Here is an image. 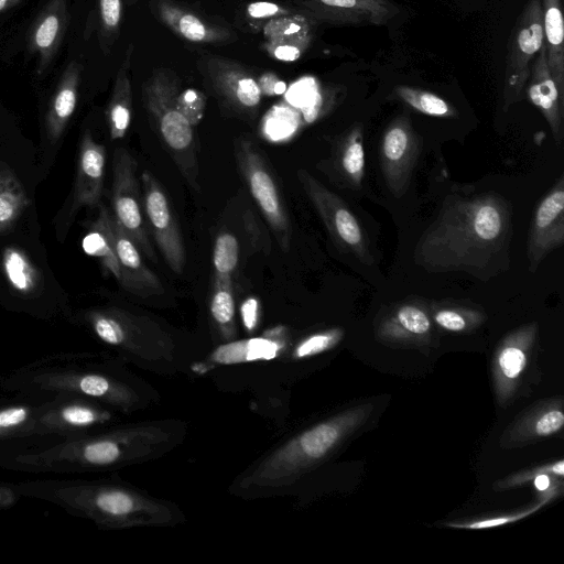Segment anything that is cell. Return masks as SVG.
Returning <instances> with one entry per match:
<instances>
[{
  "instance_id": "7",
  "label": "cell",
  "mask_w": 564,
  "mask_h": 564,
  "mask_svg": "<svg viewBox=\"0 0 564 564\" xmlns=\"http://www.w3.org/2000/svg\"><path fill=\"white\" fill-rule=\"evenodd\" d=\"M83 323L104 344L137 355H162L172 339L154 321L120 307L91 308L82 314Z\"/></svg>"
},
{
  "instance_id": "50",
  "label": "cell",
  "mask_w": 564,
  "mask_h": 564,
  "mask_svg": "<svg viewBox=\"0 0 564 564\" xmlns=\"http://www.w3.org/2000/svg\"><path fill=\"white\" fill-rule=\"evenodd\" d=\"M551 474H547V473H543V474H540L538 476H535L533 478L534 480V486L538 490L540 491H546V495H550L552 497H554L556 495V489L555 488H550V485H551V478L550 476Z\"/></svg>"
},
{
  "instance_id": "11",
  "label": "cell",
  "mask_w": 564,
  "mask_h": 564,
  "mask_svg": "<svg viewBox=\"0 0 564 564\" xmlns=\"http://www.w3.org/2000/svg\"><path fill=\"white\" fill-rule=\"evenodd\" d=\"M544 45L541 0H528L509 37L502 88V109L521 99L530 75V63Z\"/></svg>"
},
{
  "instance_id": "25",
  "label": "cell",
  "mask_w": 564,
  "mask_h": 564,
  "mask_svg": "<svg viewBox=\"0 0 564 564\" xmlns=\"http://www.w3.org/2000/svg\"><path fill=\"white\" fill-rule=\"evenodd\" d=\"M106 164L105 147L94 140L89 131L82 138L75 182V202L78 206L99 205L104 188Z\"/></svg>"
},
{
  "instance_id": "40",
  "label": "cell",
  "mask_w": 564,
  "mask_h": 564,
  "mask_svg": "<svg viewBox=\"0 0 564 564\" xmlns=\"http://www.w3.org/2000/svg\"><path fill=\"white\" fill-rule=\"evenodd\" d=\"M239 260L237 238L229 231L220 232L214 245L213 263L215 273L231 275Z\"/></svg>"
},
{
  "instance_id": "20",
  "label": "cell",
  "mask_w": 564,
  "mask_h": 564,
  "mask_svg": "<svg viewBox=\"0 0 564 564\" xmlns=\"http://www.w3.org/2000/svg\"><path fill=\"white\" fill-rule=\"evenodd\" d=\"M110 228L121 273L119 281L121 286L142 297L162 294L164 288L161 281L147 267L141 251L113 218L112 214L110 215Z\"/></svg>"
},
{
  "instance_id": "15",
  "label": "cell",
  "mask_w": 564,
  "mask_h": 564,
  "mask_svg": "<svg viewBox=\"0 0 564 564\" xmlns=\"http://www.w3.org/2000/svg\"><path fill=\"white\" fill-rule=\"evenodd\" d=\"M564 242V177L542 198L535 208L528 236L529 271L535 272L542 261Z\"/></svg>"
},
{
  "instance_id": "38",
  "label": "cell",
  "mask_w": 564,
  "mask_h": 564,
  "mask_svg": "<svg viewBox=\"0 0 564 564\" xmlns=\"http://www.w3.org/2000/svg\"><path fill=\"white\" fill-rule=\"evenodd\" d=\"M3 268L10 284L21 293H30L36 283V272L24 253L17 249H7Z\"/></svg>"
},
{
  "instance_id": "24",
  "label": "cell",
  "mask_w": 564,
  "mask_h": 564,
  "mask_svg": "<svg viewBox=\"0 0 564 564\" xmlns=\"http://www.w3.org/2000/svg\"><path fill=\"white\" fill-rule=\"evenodd\" d=\"M431 333L432 317L427 306L419 300L391 306L378 327L379 336L391 341H423Z\"/></svg>"
},
{
  "instance_id": "26",
  "label": "cell",
  "mask_w": 564,
  "mask_h": 564,
  "mask_svg": "<svg viewBox=\"0 0 564 564\" xmlns=\"http://www.w3.org/2000/svg\"><path fill=\"white\" fill-rule=\"evenodd\" d=\"M14 397L0 403V451L34 441V426L43 399Z\"/></svg>"
},
{
  "instance_id": "14",
  "label": "cell",
  "mask_w": 564,
  "mask_h": 564,
  "mask_svg": "<svg viewBox=\"0 0 564 564\" xmlns=\"http://www.w3.org/2000/svg\"><path fill=\"white\" fill-rule=\"evenodd\" d=\"M420 140L409 117L394 118L379 145L380 167L389 192L400 198L408 191L420 155Z\"/></svg>"
},
{
  "instance_id": "8",
  "label": "cell",
  "mask_w": 564,
  "mask_h": 564,
  "mask_svg": "<svg viewBox=\"0 0 564 564\" xmlns=\"http://www.w3.org/2000/svg\"><path fill=\"white\" fill-rule=\"evenodd\" d=\"M116 410L99 402L70 395L43 399L34 426V441L74 438L107 430Z\"/></svg>"
},
{
  "instance_id": "49",
  "label": "cell",
  "mask_w": 564,
  "mask_h": 564,
  "mask_svg": "<svg viewBox=\"0 0 564 564\" xmlns=\"http://www.w3.org/2000/svg\"><path fill=\"white\" fill-rule=\"evenodd\" d=\"M21 498L11 484H0V508H10Z\"/></svg>"
},
{
  "instance_id": "16",
  "label": "cell",
  "mask_w": 564,
  "mask_h": 564,
  "mask_svg": "<svg viewBox=\"0 0 564 564\" xmlns=\"http://www.w3.org/2000/svg\"><path fill=\"white\" fill-rule=\"evenodd\" d=\"M205 66L215 91L226 105L243 116L253 117L257 113L262 94L249 69L219 56L208 57Z\"/></svg>"
},
{
  "instance_id": "27",
  "label": "cell",
  "mask_w": 564,
  "mask_h": 564,
  "mask_svg": "<svg viewBox=\"0 0 564 564\" xmlns=\"http://www.w3.org/2000/svg\"><path fill=\"white\" fill-rule=\"evenodd\" d=\"M82 72L83 67L79 63L75 61L69 62L52 96L46 113V130L53 141L63 134L75 111Z\"/></svg>"
},
{
  "instance_id": "19",
  "label": "cell",
  "mask_w": 564,
  "mask_h": 564,
  "mask_svg": "<svg viewBox=\"0 0 564 564\" xmlns=\"http://www.w3.org/2000/svg\"><path fill=\"white\" fill-rule=\"evenodd\" d=\"M156 18L180 37L197 44L219 45L236 39L224 23L216 22L174 0H152Z\"/></svg>"
},
{
  "instance_id": "51",
  "label": "cell",
  "mask_w": 564,
  "mask_h": 564,
  "mask_svg": "<svg viewBox=\"0 0 564 564\" xmlns=\"http://www.w3.org/2000/svg\"><path fill=\"white\" fill-rule=\"evenodd\" d=\"M21 0H0V13L14 7L18 4Z\"/></svg>"
},
{
  "instance_id": "18",
  "label": "cell",
  "mask_w": 564,
  "mask_h": 564,
  "mask_svg": "<svg viewBox=\"0 0 564 564\" xmlns=\"http://www.w3.org/2000/svg\"><path fill=\"white\" fill-rule=\"evenodd\" d=\"M315 21L330 24L386 25L399 13L390 0H295Z\"/></svg>"
},
{
  "instance_id": "47",
  "label": "cell",
  "mask_w": 564,
  "mask_h": 564,
  "mask_svg": "<svg viewBox=\"0 0 564 564\" xmlns=\"http://www.w3.org/2000/svg\"><path fill=\"white\" fill-rule=\"evenodd\" d=\"M242 325L248 333H253L260 319V302L256 296H248L240 305Z\"/></svg>"
},
{
  "instance_id": "43",
  "label": "cell",
  "mask_w": 564,
  "mask_h": 564,
  "mask_svg": "<svg viewBox=\"0 0 564 564\" xmlns=\"http://www.w3.org/2000/svg\"><path fill=\"white\" fill-rule=\"evenodd\" d=\"M175 104L193 128L202 121L206 108V97L202 91L195 88L180 90Z\"/></svg>"
},
{
  "instance_id": "33",
  "label": "cell",
  "mask_w": 564,
  "mask_h": 564,
  "mask_svg": "<svg viewBox=\"0 0 564 564\" xmlns=\"http://www.w3.org/2000/svg\"><path fill=\"white\" fill-rule=\"evenodd\" d=\"M209 311L223 338L230 340L236 334V306L231 275L215 273Z\"/></svg>"
},
{
  "instance_id": "31",
  "label": "cell",
  "mask_w": 564,
  "mask_h": 564,
  "mask_svg": "<svg viewBox=\"0 0 564 564\" xmlns=\"http://www.w3.org/2000/svg\"><path fill=\"white\" fill-rule=\"evenodd\" d=\"M547 65L558 90L564 95V24L561 0H541Z\"/></svg>"
},
{
  "instance_id": "32",
  "label": "cell",
  "mask_w": 564,
  "mask_h": 564,
  "mask_svg": "<svg viewBox=\"0 0 564 564\" xmlns=\"http://www.w3.org/2000/svg\"><path fill=\"white\" fill-rule=\"evenodd\" d=\"M110 215L108 208L99 205L98 217L90 224L88 232L83 238L82 246L87 254L97 258L102 267L119 282L121 273L113 246Z\"/></svg>"
},
{
  "instance_id": "30",
  "label": "cell",
  "mask_w": 564,
  "mask_h": 564,
  "mask_svg": "<svg viewBox=\"0 0 564 564\" xmlns=\"http://www.w3.org/2000/svg\"><path fill=\"white\" fill-rule=\"evenodd\" d=\"M564 425L561 403L552 402L540 406L517 422L507 431L501 442L506 446L521 445L557 433Z\"/></svg>"
},
{
  "instance_id": "13",
  "label": "cell",
  "mask_w": 564,
  "mask_h": 564,
  "mask_svg": "<svg viewBox=\"0 0 564 564\" xmlns=\"http://www.w3.org/2000/svg\"><path fill=\"white\" fill-rule=\"evenodd\" d=\"M144 219L170 269L182 274L186 261L182 232L171 202L155 176L149 171L140 175Z\"/></svg>"
},
{
  "instance_id": "46",
  "label": "cell",
  "mask_w": 564,
  "mask_h": 564,
  "mask_svg": "<svg viewBox=\"0 0 564 564\" xmlns=\"http://www.w3.org/2000/svg\"><path fill=\"white\" fill-rule=\"evenodd\" d=\"M300 11V10H297ZM292 9L288 7H283L279 3L269 2V1H256L251 2L247 6L246 12L250 19L253 20H271L274 18H279L282 15L292 14L294 12Z\"/></svg>"
},
{
  "instance_id": "10",
  "label": "cell",
  "mask_w": 564,
  "mask_h": 564,
  "mask_svg": "<svg viewBox=\"0 0 564 564\" xmlns=\"http://www.w3.org/2000/svg\"><path fill=\"white\" fill-rule=\"evenodd\" d=\"M235 156L239 171L279 246L283 251H289L292 231L290 218L263 156L252 141L243 138L236 141Z\"/></svg>"
},
{
  "instance_id": "6",
  "label": "cell",
  "mask_w": 564,
  "mask_h": 564,
  "mask_svg": "<svg viewBox=\"0 0 564 564\" xmlns=\"http://www.w3.org/2000/svg\"><path fill=\"white\" fill-rule=\"evenodd\" d=\"M178 91V78L172 70L155 69L142 85V100L163 147L186 182L198 191V141L176 107Z\"/></svg>"
},
{
  "instance_id": "44",
  "label": "cell",
  "mask_w": 564,
  "mask_h": 564,
  "mask_svg": "<svg viewBox=\"0 0 564 564\" xmlns=\"http://www.w3.org/2000/svg\"><path fill=\"white\" fill-rule=\"evenodd\" d=\"M550 499H552V498L545 496V498L543 500H541L539 503H536L535 506L528 508L525 510H521L516 513H510V514L499 516V517L488 518V519H481V520L471 521V522H449V523H446L445 525L454 528V529H469V530H480V529H488V528H492V527L503 525L507 523L516 522L518 520H521V519L532 514L533 512H535L536 510L542 508L545 503H547Z\"/></svg>"
},
{
  "instance_id": "35",
  "label": "cell",
  "mask_w": 564,
  "mask_h": 564,
  "mask_svg": "<svg viewBox=\"0 0 564 564\" xmlns=\"http://www.w3.org/2000/svg\"><path fill=\"white\" fill-rule=\"evenodd\" d=\"M431 308L434 322L447 332H466L477 327L485 319L480 311L463 304L438 303Z\"/></svg>"
},
{
  "instance_id": "2",
  "label": "cell",
  "mask_w": 564,
  "mask_h": 564,
  "mask_svg": "<svg viewBox=\"0 0 564 564\" xmlns=\"http://www.w3.org/2000/svg\"><path fill=\"white\" fill-rule=\"evenodd\" d=\"M180 422L111 427L74 438L28 442L0 451V466L29 474H78L111 470L154 459L178 444Z\"/></svg>"
},
{
  "instance_id": "12",
  "label": "cell",
  "mask_w": 564,
  "mask_h": 564,
  "mask_svg": "<svg viewBox=\"0 0 564 564\" xmlns=\"http://www.w3.org/2000/svg\"><path fill=\"white\" fill-rule=\"evenodd\" d=\"M137 169L135 160L126 149L116 150L112 169L111 214L141 253L156 262V254L148 235L142 210L141 186Z\"/></svg>"
},
{
  "instance_id": "41",
  "label": "cell",
  "mask_w": 564,
  "mask_h": 564,
  "mask_svg": "<svg viewBox=\"0 0 564 564\" xmlns=\"http://www.w3.org/2000/svg\"><path fill=\"white\" fill-rule=\"evenodd\" d=\"M344 337L341 328H330L307 336L293 350V357L303 359L327 351L339 344Z\"/></svg>"
},
{
  "instance_id": "17",
  "label": "cell",
  "mask_w": 564,
  "mask_h": 564,
  "mask_svg": "<svg viewBox=\"0 0 564 564\" xmlns=\"http://www.w3.org/2000/svg\"><path fill=\"white\" fill-rule=\"evenodd\" d=\"M536 334V323L525 324L509 333L495 352L492 377L495 392L501 406H505L514 393L527 367Z\"/></svg>"
},
{
  "instance_id": "39",
  "label": "cell",
  "mask_w": 564,
  "mask_h": 564,
  "mask_svg": "<svg viewBox=\"0 0 564 564\" xmlns=\"http://www.w3.org/2000/svg\"><path fill=\"white\" fill-rule=\"evenodd\" d=\"M99 40L108 53L119 34L122 19V0H98Z\"/></svg>"
},
{
  "instance_id": "42",
  "label": "cell",
  "mask_w": 564,
  "mask_h": 564,
  "mask_svg": "<svg viewBox=\"0 0 564 564\" xmlns=\"http://www.w3.org/2000/svg\"><path fill=\"white\" fill-rule=\"evenodd\" d=\"M313 37L264 40L262 50L281 62H294L307 50Z\"/></svg>"
},
{
  "instance_id": "45",
  "label": "cell",
  "mask_w": 564,
  "mask_h": 564,
  "mask_svg": "<svg viewBox=\"0 0 564 564\" xmlns=\"http://www.w3.org/2000/svg\"><path fill=\"white\" fill-rule=\"evenodd\" d=\"M547 473L552 476L563 477L564 476V462L560 459L556 463L539 466L534 469L524 470L514 475L507 477L503 480H500L496 484L497 489H508L511 487L520 486L525 484L527 481L533 479L535 476Z\"/></svg>"
},
{
  "instance_id": "37",
  "label": "cell",
  "mask_w": 564,
  "mask_h": 564,
  "mask_svg": "<svg viewBox=\"0 0 564 564\" xmlns=\"http://www.w3.org/2000/svg\"><path fill=\"white\" fill-rule=\"evenodd\" d=\"M301 9L292 14L267 21L263 28L264 40L313 37V22Z\"/></svg>"
},
{
  "instance_id": "34",
  "label": "cell",
  "mask_w": 564,
  "mask_h": 564,
  "mask_svg": "<svg viewBox=\"0 0 564 564\" xmlns=\"http://www.w3.org/2000/svg\"><path fill=\"white\" fill-rule=\"evenodd\" d=\"M28 206V196L19 178L0 169V234L9 230Z\"/></svg>"
},
{
  "instance_id": "29",
  "label": "cell",
  "mask_w": 564,
  "mask_h": 564,
  "mask_svg": "<svg viewBox=\"0 0 564 564\" xmlns=\"http://www.w3.org/2000/svg\"><path fill=\"white\" fill-rule=\"evenodd\" d=\"M282 327L268 330L262 337H252L228 341L218 346L212 354V360L220 365H234L256 360L274 359L283 347L278 339Z\"/></svg>"
},
{
  "instance_id": "21",
  "label": "cell",
  "mask_w": 564,
  "mask_h": 564,
  "mask_svg": "<svg viewBox=\"0 0 564 564\" xmlns=\"http://www.w3.org/2000/svg\"><path fill=\"white\" fill-rule=\"evenodd\" d=\"M527 83L528 98L540 110L555 142L561 145L564 134V95L558 90L550 72L545 45L540 48Z\"/></svg>"
},
{
  "instance_id": "1",
  "label": "cell",
  "mask_w": 564,
  "mask_h": 564,
  "mask_svg": "<svg viewBox=\"0 0 564 564\" xmlns=\"http://www.w3.org/2000/svg\"><path fill=\"white\" fill-rule=\"evenodd\" d=\"M512 207L495 192L451 194L414 248V263L433 273L465 272L487 281L508 270Z\"/></svg>"
},
{
  "instance_id": "4",
  "label": "cell",
  "mask_w": 564,
  "mask_h": 564,
  "mask_svg": "<svg viewBox=\"0 0 564 564\" xmlns=\"http://www.w3.org/2000/svg\"><path fill=\"white\" fill-rule=\"evenodd\" d=\"M0 390L33 399L79 397L119 412L138 404L134 389L108 362L83 354L45 357L12 370L0 377Z\"/></svg>"
},
{
  "instance_id": "9",
  "label": "cell",
  "mask_w": 564,
  "mask_h": 564,
  "mask_svg": "<svg viewBox=\"0 0 564 564\" xmlns=\"http://www.w3.org/2000/svg\"><path fill=\"white\" fill-rule=\"evenodd\" d=\"M296 176L334 243L361 263L372 264L373 257L364 227L346 202L308 171L299 169Z\"/></svg>"
},
{
  "instance_id": "5",
  "label": "cell",
  "mask_w": 564,
  "mask_h": 564,
  "mask_svg": "<svg viewBox=\"0 0 564 564\" xmlns=\"http://www.w3.org/2000/svg\"><path fill=\"white\" fill-rule=\"evenodd\" d=\"M372 410V404H361L296 434L247 471L238 487L254 492L292 485L360 429Z\"/></svg>"
},
{
  "instance_id": "48",
  "label": "cell",
  "mask_w": 564,
  "mask_h": 564,
  "mask_svg": "<svg viewBox=\"0 0 564 564\" xmlns=\"http://www.w3.org/2000/svg\"><path fill=\"white\" fill-rule=\"evenodd\" d=\"M258 84L261 94L267 96H276L285 90V84L272 73L263 74L258 79Z\"/></svg>"
},
{
  "instance_id": "36",
  "label": "cell",
  "mask_w": 564,
  "mask_h": 564,
  "mask_svg": "<svg viewBox=\"0 0 564 564\" xmlns=\"http://www.w3.org/2000/svg\"><path fill=\"white\" fill-rule=\"evenodd\" d=\"M393 94L416 111L433 117H453L455 109L442 97L410 86H397Z\"/></svg>"
},
{
  "instance_id": "22",
  "label": "cell",
  "mask_w": 564,
  "mask_h": 564,
  "mask_svg": "<svg viewBox=\"0 0 564 564\" xmlns=\"http://www.w3.org/2000/svg\"><path fill=\"white\" fill-rule=\"evenodd\" d=\"M67 0H50L30 32L29 45L39 56L36 73L42 75L53 62L65 36L68 24Z\"/></svg>"
},
{
  "instance_id": "3",
  "label": "cell",
  "mask_w": 564,
  "mask_h": 564,
  "mask_svg": "<svg viewBox=\"0 0 564 564\" xmlns=\"http://www.w3.org/2000/svg\"><path fill=\"white\" fill-rule=\"evenodd\" d=\"M11 486L20 497L50 502L104 530L172 527L181 520L174 505L111 480L47 478Z\"/></svg>"
},
{
  "instance_id": "23",
  "label": "cell",
  "mask_w": 564,
  "mask_h": 564,
  "mask_svg": "<svg viewBox=\"0 0 564 564\" xmlns=\"http://www.w3.org/2000/svg\"><path fill=\"white\" fill-rule=\"evenodd\" d=\"M328 164L335 182L345 188L359 191L365 176L364 126L356 123L339 135Z\"/></svg>"
},
{
  "instance_id": "28",
  "label": "cell",
  "mask_w": 564,
  "mask_h": 564,
  "mask_svg": "<svg viewBox=\"0 0 564 564\" xmlns=\"http://www.w3.org/2000/svg\"><path fill=\"white\" fill-rule=\"evenodd\" d=\"M133 45L130 44L126 51L121 65L118 68L110 100L107 107L106 117L112 140L126 135L132 115V88L130 80L131 61Z\"/></svg>"
}]
</instances>
